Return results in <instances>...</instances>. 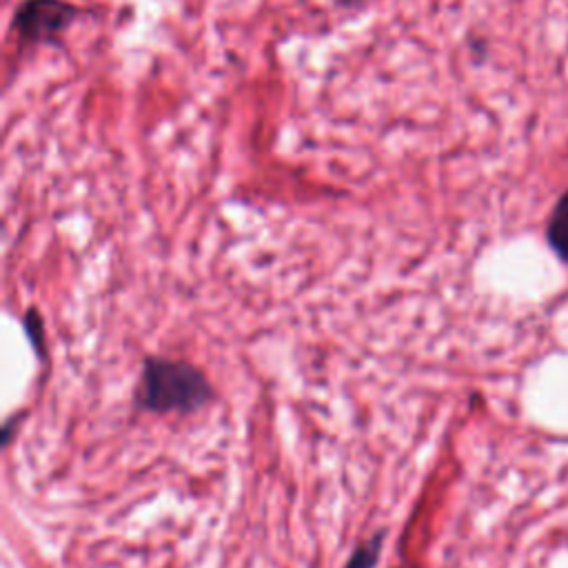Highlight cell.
<instances>
[{
  "label": "cell",
  "instance_id": "3957f363",
  "mask_svg": "<svg viewBox=\"0 0 568 568\" xmlns=\"http://www.w3.org/2000/svg\"><path fill=\"white\" fill-rule=\"evenodd\" d=\"M546 240L550 248L557 253V257L568 264V189L559 195L550 211L546 224Z\"/></svg>",
  "mask_w": 568,
  "mask_h": 568
},
{
  "label": "cell",
  "instance_id": "6da1fadb",
  "mask_svg": "<svg viewBox=\"0 0 568 568\" xmlns=\"http://www.w3.org/2000/svg\"><path fill=\"white\" fill-rule=\"evenodd\" d=\"M135 406L144 413H195L213 399L209 377L193 364L171 357H146L135 386Z\"/></svg>",
  "mask_w": 568,
  "mask_h": 568
},
{
  "label": "cell",
  "instance_id": "5b68a950",
  "mask_svg": "<svg viewBox=\"0 0 568 568\" xmlns=\"http://www.w3.org/2000/svg\"><path fill=\"white\" fill-rule=\"evenodd\" d=\"M27 333H29V337H31V342H33V348H42V326H40V315H38V320H36V324H33V311H29L27 313Z\"/></svg>",
  "mask_w": 568,
  "mask_h": 568
},
{
  "label": "cell",
  "instance_id": "277c9868",
  "mask_svg": "<svg viewBox=\"0 0 568 568\" xmlns=\"http://www.w3.org/2000/svg\"><path fill=\"white\" fill-rule=\"evenodd\" d=\"M382 546H384V530H379L377 535L368 537L366 541H362L348 557L344 568H375L377 559L382 555Z\"/></svg>",
  "mask_w": 568,
  "mask_h": 568
},
{
  "label": "cell",
  "instance_id": "7a4b0ae2",
  "mask_svg": "<svg viewBox=\"0 0 568 568\" xmlns=\"http://www.w3.org/2000/svg\"><path fill=\"white\" fill-rule=\"evenodd\" d=\"M75 16L78 9L64 0H22L13 13V27L24 42L53 44Z\"/></svg>",
  "mask_w": 568,
  "mask_h": 568
},
{
  "label": "cell",
  "instance_id": "8992f818",
  "mask_svg": "<svg viewBox=\"0 0 568 568\" xmlns=\"http://www.w3.org/2000/svg\"><path fill=\"white\" fill-rule=\"evenodd\" d=\"M344 2H346V4H351V2H355V0H344Z\"/></svg>",
  "mask_w": 568,
  "mask_h": 568
}]
</instances>
